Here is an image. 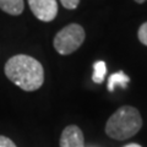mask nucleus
Masks as SVG:
<instances>
[{
  "label": "nucleus",
  "mask_w": 147,
  "mask_h": 147,
  "mask_svg": "<svg viewBox=\"0 0 147 147\" xmlns=\"http://www.w3.org/2000/svg\"><path fill=\"white\" fill-rule=\"evenodd\" d=\"M5 75L12 84L27 92L38 90L44 82L43 66L26 54L13 55L5 64Z\"/></svg>",
  "instance_id": "f257e3e1"
},
{
  "label": "nucleus",
  "mask_w": 147,
  "mask_h": 147,
  "mask_svg": "<svg viewBox=\"0 0 147 147\" xmlns=\"http://www.w3.org/2000/svg\"><path fill=\"white\" fill-rule=\"evenodd\" d=\"M142 118L135 107L124 105L110 115L105 124V134L114 140L124 141L140 131Z\"/></svg>",
  "instance_id": "f03ea898"
},
{
  "label": "nucleus",
  "mask_w": 147,
  "mask_h": 147,
  "mask_svg": "<svg viewBox=\"0 0 147 147\" xmlns=\"http://www.w3.org/2000/svg\"><path fill=\"white\" fill-rule=\"evenodd\" d=\"M85 30L77 24L65 26L54 38V48L61 55H69L79 49L85 40Z\"/></svg>",
  "instance_id": "7ed1b4c3"
},
{
  "label": "nucleus",
  "mask_w": 147,
  "mask_h": 147,
  "mask_svg": "<svg viewBox=\"0 0 147 147\" xmlns=\"http://www.w3.org/2000/svg\"><path fill=\"white\" fill-rule=\"evenodd\" d=\"M28 5L33 15L43 22L53 21L58 15L57 0H28Z\"/></svg>",
  "instance_id": "20e7f679"
},
{
  "label": "nucleus",
  "mask_w": 147,
  "mask_h": 147,
  "mask_svg": "<svg viewBox=\"0 0 147 147\" xmlns=\"http://www.w3.org/2000/svg\"><path fill=\"white\" fill-rule=\"evenodd\" d=\"M60 147H85V139L81 129L76 125H69L63 130Z\"/></svg>",
  "instance_id": "39448f33"
},
{
  "label": "nucleus",
  "mask_w": 147,
  "mask_h": 147,
  "mask_svg": "<svg viewBox=\"0 0 147 147\" xmlns=\"http://www.w3.org/2000/svg\"><path fill=\"white\" fill-rule=\"evenodd\" d=\"M0 9L12 16L21 15L25 9L24 0H0Z\"/></svg>",
  "instance_id": "423d86ee"
},
{
  "label": "nucleus",
  "mask_w": 147,
  "mask_h": 147,
  "mask_svg": "<svg viewBox=\"0 0 147 147\" xmlns=\"http://www.w3.org/2000/svg\"><path fill=\"white\" fill-rule=\"evenodd\" d=\"M130 82V79L124 74L123 71L120 72H115L113 75H110L109 81H108V90L110 92H113L115 86H121V87H126V85Z\"/></svg>",
  "instance_id": "0eeeda50"
},
{
  "label": "nucleus",
  "mask_w": 147,
  "mask_h": 147,
  "mask_svg": "<svg viewBox=\"0 0 147 147\" xmlns=\"http://www.w3.org/2000/svg\"><path fill=\"white\" fill-rule=\"evenodd\" d=\"M107 72V67H105V63L104 61H96L93 65V76L92 80L96 84H102Z\"/></svg>",
  "instance_id": "6e6552de"
},
{
  "label": "nucleus",
  "mask_w": 147,
  "mask_h": 147,
  "mask_svg": "<svg viewBox=\"0 0 147 147\" xmlns=\"http://www.w3.org/2000/svg\"><path fill=\"white\" fill-rule=\"evenodd\" d=\"M137 37H139L140 42L142 44L147 45V22L142 24L139 28V32H137Z\"/></svg>",
  "instance_id": "1a4fd4ad"
},
{
  "label": "nucleus",
  "mask_w": 147,
  "mask_h": 147,
  "mask_svg": "<svg viewBox=\"0 0 147 147\" xmlns=\"http://www.w3.org/2000/svg\"><path fill=\"white\" fill-rule=\"evenodd\" d=\"M61 5L65 7V9H69V10H74L79 6V3L80 0H60Z\"/></svg>",
  "instance_id": "9d476101"
},
{
  "label": "nucleus",
  "mask_w": 147,
  "mask_h": 147,
  "mask_svg": "<svg viewBox=\"0 0 147 147\" xmlns=\"http://www.w3.org/2000/svg\"><path fill=\"white\" fill-rule=\"evenodd\" d=\"M0 147H17V146L9 137L0 135Z\"/></svg>",
  "instance_id": "9b49d317"
},
{
  "label": "nucleus",
  "mask_w": 147,
  "mask_h": 147,
  "mask_svg": "<svg viewBox=\"0 0 147 147\" xmlns=\"http://www.w3.org/2000/svg\"><path fill=\"white\" fill-rule=\"evenodd\" d=\"M124 147H141V146L137 145V144H130V145H126V146H124Z\"/></svg>",
  "instance_id": "f8f14e48"
},
{
  "label": "nucleus",
  "mask_w": 147,
  "mask_h": 147,
  "mask_svg": "<svg viewBox=\"0 0 147 147\" xmlns=\"http://www.w3.org/2000/svg\"><path fill=\"white\" fill-rule=\"evenodd\" d=\"M135 1H136L137 4H144L145 1H147V0H135Z\"/></svg>",
  "instance_id": "ddd939ff"
}]
</instances>
